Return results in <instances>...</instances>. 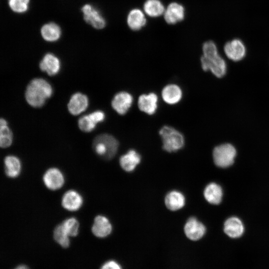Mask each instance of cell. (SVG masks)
I'll list each match as a JSON object with an SVG mask.
<instances>
[{
  "instance_id": "obj_1",
  "label": "cell",
  "mask_w": 269,
  "mask_h": 269,
  "mask_svg": "<svg viewBox=\"0 0 269 269\" xmlns=\"http://www.w3.org/2000/svg\"><path fill=\"white\" fill-rule=\"evenodd\" d=\"M52 88L45 80L35 78L30 81L25 91V99L32 107H42L52 94Z\"/></svg>"
},
{
  "instance_id": "obj_2",
  "label": "cell",
  "mask_w": 269,
  "mask_h": 269,
  "mask_svg": "<svg viewBox=\"0 0 269 269\" xmlns=\"http://www.w3.org/2000/svg\"><path fill=\"white\" fill-rule=\"evenodd\" d=\"M93 146L97 154L108 160L112 158L116 154L119 143L112 135L102 134L95 138Z\"/></svg>"
},
{
  "instance_id": "obj_3",
  "label": "cell",
  "mask_w": 269,
  "mask_h": 269,
  "mask_svg": "<svg viewBox=\"0 0 269 269\" xmlns=\"http://www.w3.org/2000/svg\"><path fill=\"white\" fill-rule=\"evenodd\" d=\"M163 143V149L169 152H175L183 147L184 139L182 134L174 128L163 126L159 132Z\"/></svg>"
},
{
  "instance_id": "obj_4",
  "label": "cell",
  "mask_w": 269,
  "mask_h": 269,
  "mask_svg": "<svg viewBox=\"0 0 269 269\" xmlns=\"http://www.w3.org/2000/svg\"><path fill=\"white\" fill-rule=\"evenodd\" d=\"M236 155L235 147L230 143H224L215 147L213 156L215 164L218 167L226 168L232 165Z\"/></svg>"
},
{
  "instance_id": "obj_5",
  "label": "cell",
  "mask_w": 269,
  "mask_h": 269,
  "mask_svg": "<svg viewBox=\"0 0 269 269\" xmlns=\"http://www.w3.org/2000/svg\"><path fill=\"white\" fill-rule=\"evenodd\" d=\"M201 63L204 71L210 70L217 77L221 78L226 73V63L219 55L211 58L203 56L201 58Z\"/></svg>"
},
{
  "instance_id": "obj_6",
  "label": "cell",
  "mask_w": 269,
  "mask_h": 269,
  "mask_svg": "<svg viewBox=\"0 0 269 269\" xmlns=\"http://www.w3.org/2000/svg\"><path fill=\"white\" fill-rule=\"evenodd\" d=\"M85 21L94 28L102 29L106 25V20L99 10L90 4L81 8Z\"/></svg>"
},
{
  "instance_id": "obj_7",
  "label": "cell",
  "mask_w": 269,
  "mask_h": 269,
  "mask_svg": "<svg viewBox=\"0 0 269 269\" xmlns=\"http://www.w3.org/2000/svg\"><path fill=\"white\" fill-rule=\"evenodd\" d=\"M224 52L231 60L238 61L245 56L246 50L243 42L240 39H235L227 42L224 45Z\"/></svg>"
},
{
  "instance_id": "obj_8",
  "label": "cell",
  "mask_w": 269,
  "mask_h": 269,
  "mask_svg": "<svg viewBox=\"0 0 269 269\" xmlns=\"http://www.w3.org/2000/svg\"><path fill=\"white\" fill-rule=\"evenodd\" d=\"M105 115L103 111H96L81 117L78 121L79 128L84 132H90L93 131L97 124L103 122Z\"/></svg>"
},
{
  "instance_id": "obj_9",
  "label": "cell",
  "mask_w": 269,
  "mask_h": 269,
  "mask_svg": "<svg viewBox=\"0 0 269 269\" xmlns=\"http://www.w3.org/2000/svg\"><path fill=\"white\" fill-rule=\"evenodd\" d=\"M184 229L187 237L192 241L201 239L206 232L205 226L195 217L188 219Z\"/></svg>"
},
{
  "instance_id": "obj_10",
  "label": "cell",
  "mask_w": 269,
  "mask_h": 269,
  "mask_svg": "<svg viewBox=\"0 0 269 269\" xmlns=\"http://www.w3.org/2000/svg\"><path fill=\"white\" fill-rule=\"evenodd\" d=\"M133 102V98L128 92L122 91L117 93L112 101L113 108L120 115L125 114Z\"/></svg>"
},
{
  "instance_id": "obj_11",
  "label": "cell",
  "mask_w": 269,
  "mask_h": 269,
  "mask_svg": "<svg viewBox=\"0 0 269 269\" xmlns=\"http://www.w3.org/2000/svg\"><path fill=\"white\" fill-rule=\"evenodd\" d=\"M43 182L48 188L55 190L63 186L64 178L62 172L58 169L51 168L45 173Z\"/></svg>"
},
{
  "instance_id": "obj_12",
  "label": "cell",
  "mask_w": 269,
  "mask_h": 269,
  "mask_svg": "<svg viewBox=\"0 0 269 269\" xmlns=\"http://www.w3.org/2000/svg\"><path fill=\"white\" fill-rule=\"evenodd\" d=\"M158 98L154 93L140 95L138 100V106L140 111L151 115L157 108Z\"/></svg>"
},
{
  "instance_id": "obj_13",
  "label": "cell",
  "mask_w": 269,
  "mask_h": 269,
  "mask_svg": "<svg viewBox=\"0 0 269 269\" xmlns=\"http://www.w3.org/2000/svg\"><path fill=\"white\" fill-rule=\"evenodd\" d=\"M112 226L109 220L105 216H97L92 228L93 234L98 238H105L112 232Z\"/></svg>"
},
{
  "instance_id": "obj_14",
  "label": "cell",
  "mask_w": 269,
  "mask_h": 269,
  "mask_svg": "<svg viewBox=\"0 0 269 269\" xmlns=\"http://www.w3.org/2000/svg\"><path fill=\"white\" fill-rule=\"evenodd\" d=\"M88 106L87 97L80 93L73 95L68 105L69 112L73 115H77L84 112Z\"/></svg>"
},
{
  "instance_id": "obj_15",
  "label": "cell",
  "mask_w": 269,
  "mask_h": 269,
  "mask_svg": "<svg viewBox=\"0 0 269 269\" xmlns=\"http://www.w3.org/2000/svg\"><path fill=\"white\" fill-rule=\"evenodd\" d=\"M164 16L168 24H175L184 19V8L178 3H171L165 10Z\"/></svg>"
},
{
  "instance_id": "obj_16",
  "label": "cell",
  "mask_w": 269,
  "mask_h": 269,
  "mask_svg": "<svg viewBox=\"0 0 269 269\" xmlns=\"http://www.w3.org/2000/svg\"><path fill=\"white\" fill-rule=\"evenodd\" d=\"M224 231L230 238H238L243 234L244 227L240 219L236 217H232L225 221L224 225Z\"/></svg>"
},
{
  "instance_id": "obj_17",
  "label": "cell",
  "mask_w": 269,
  "mask_h": 269,
  "mask_svg": "<svg viewBox=\"0 0 269 269\" xmlns=\"http://www.w3.org/2000/svg\"><path fill=\"white\" fill-rule=\"evenodd\" d=\"M40 69L48 75L53 76L57 74L60 69L59 59L52 53H47L40 62Z\"/></svg>"
},
{
  "instance_id": "obj_18",
  "label": "cell",
  "mask_w": 269,
  "mask_h": 269,
  "mask_svg": "<svg viewBox=\"0 0 269 269\" xmlns=\"http://www.w3.org/2000/svg\"><path fill=\"white\" fill-rule=\"evenodd\" d=\"M83 204V198L77 191L69 190L63 196L62 205L67 210L75 211L79 209Z\"/></svg>"
},
{
  "instance_id": "obj_19",
  "label": "cell",
  "mask_w": 269,
  "mask_h": 269,
  "mask_svg": "<svg viewBox=\"0 0 269 269\" xmlns=\"http://www.w3.org/2000/svg\"><path fill=\"white\" fill-rule=\"evenodd\" d=\"M140 155L134 150L131 149L120 159L122 168L127 172L133 171L140 161Z\"/></svg>"
},
{
  "instance_id": "obj_20",
  "label": "cell",
  "mask_w": 269,
  "mask_h": 269,
  "mask_svg": "<svg viewBox=\"0 0 269 269\" xmlns=\"http://www.w3.org/2000/svg\"><path fill=\"white\" fill-rule=\"evenodd\" d=\"M204 196L209 203L215 205L219 204L222 200V188L216 183H210L205 187Z\"/></svg>"
},
{
  "instance_id": "obj_21",
  "label": "cell",
  "mask_w": 269,
  "mask_h": 269,
  "mask_svg": "<svg viewBox=\"0 0 269 269\" xmlns=\"http://www.w3.org/2000/svg\"><path fill=\"white\" fill-rule=\"evenodd\" d=\"M162 97L168 104H175L179 102L182 96L180 88L175 84H169L162 91Z\"/></svg>"
},
{
  "instance_id": "obj_22",
  "label": "cell",
  "mask_w": 269,
  "mask_h": 269,
  "mask_svg": "<svg viewBox=\"0 0 269 269\" xmlns=\"http://www.w3.org/2000/svg\"><path fill=\"white\" fill-rule=\"evenodd\" d=\"M146 22L144 14L141 10L135 8L129 12L127 18V23L131 29L138 30L145 25Z\"/></svg>"
},
{
  "instance_id": "obj_23",
  "label": "cell",
  "mask_w": 269,
  "mask_h": 269,
  "mask_svg": "<svg viewBox=\"0 0 269 269\" xmlns=\"http://www.w3.org/2000/svg\"><path fill=\"white\" fill-rule=\"evenodd\" d=\"M165 203L167 208L171 211H176L182 208L185 204L184 195L177 191L169 192L165 198Z\"/></svg>"
},
{
  "instance_id": "obj_24",
  "label": "cell",
  "mask_w": 269,
  "mask_h": 269,
  "mask_svg": "<svg viewBox=\"0 0 269 269\" xmlns=\"http://www.w3.org/2000/svg\"><path fill=\"white\" fill-rule=\"evenodd\" d=\"M40 31L43 38L49 42H53L59 39L61 33L60 27L53 22L43 25Z\"/></svg>"
},
{
  "instance_id": "obj_25",
  "label": "cell",
  "mask_w": 269,
  "mask_h": 269,
  "mask_svg": "<svg viewBox=\"0 0 269 269\" xmlns=\"http://www.w3.org/2000/svg\"><path fill=\"white\" fill-rule=\"evenodd\" d=\"M5 172L10 178H15L19 175L21 171V163L19 159L13 155L7 156L4 159Z\"/></svg>"
},
{
  "instance_id": "obj_26",
  "label": "cell",
  "mask_w": 269,
  "mask_h": 269,
  "mask_svg": "<svg viewBox=\"0 0 269 269\" xmlns=\"http://www.w3.org/2000/svg\"><path fill=\"white\" fill-rule=\"evenodd\" d=\"M145 13L151 17H157L164 12V7L159 0H147L143 5Z\"/></svg>"
},
{
  "instance_id": "obj_27",
  "label": "cell",
  "mask_w": 269,
  "mask_h": 269,
  "mask_svg": "<svg viewBox=\"0 0 269 269\" xmlns=\"http://www.w3.org/2000/svg\"><path fill=\"white\" fill-rule=\"evenodd\" d=\"M0 145L2 148L10 146L12 141V134L9 128L7 127L6 121L1 119L0 121Z\"/></svg>"
},
{
  "instance_id": "obj_28",
  "label": "cell",
  "mask_w": 269,
  "mask_h": 269,
  "mask_svg": "<svg viewBox=\"0 0 269 269\" xmlns=\"http://www.w3.org/2000/svg\"><path fill=\"white\" fill-rule=\"evenodd\" d=\"M53 237L55 241L62 247L66 248L69 246V236L62 224L58 225L55 228Z\"/></svg>"
},
{
  "instance_id": "obj_29",
  "label": "cell",
  "mask_w": 269,
  "mask_h": 269,
  "mask_svg": "<svg viewBox=\"0 0 269 269\" xmlns=\"http://www.w3.org/2000/svg\"><path fill=\"white\" fill-rule=\"evenodd\" d=\"M69 236L75 237L78 234L79 224L75 218H70L62 223Z\"/></svg>"
},
{
  "instance_id": "obj_30",
  "label": "cell",
  "mask_w": 269,
  "mask_h": 269,
  "mask_svg": "<svg viewBox=\"0 0 269 269\" xmlns=\"http://www.w3.org/2000/svg\"><path fill=\"white\" fill-rule=\"evenodd\" d=\"M30 0H8V3L11 9L17 13H23L28 8Z\"/></svg>"
},
{
  "instance_id": "obj_31",
  "label": "cell",
  "mask_w": 269,
  "mask_h": 269,
  "mask_svg": "<svg viewBox=\"0 0 269 269\" xmlns=\"http://www.w3.org/2000/svg\"><path fill=\"white\" fill-rule=\"evenodd\" d=\"M203 56L209 58H213L218 54L217 48L212 41H208L205 42L203 45Z\"/></svg>"
},
{
  "instance_id": "obj_32",
  "label": "cell",
  "mask_w": 269,
  "mask_h": 269,
  "mask_svg": "<svg viewBox=\"0 0 269 269\" xmlns=\"http://www.w3.org/2000/svg\"><path fill=\"white\" fill-rule=\"evenodd\" d=\"M100 269H123L121 265L115 260H109L105 262Z\"/></svg>"
},
{
  "instance_id": "obj_33",
  "label": "cell",
  "mask_w": 269,
  "mask_h": 269,
  "mask_svg": "<svg viewBox=\"0 0 269 269\" xmlns=\"http://www.w3.org/2000/svg\"><path fill=\"white\" fill-rule=\"evenodd\" d=\"M14 269H29V268L24 265H21L17 266Z\"/></svg>"
}]
</instances>
